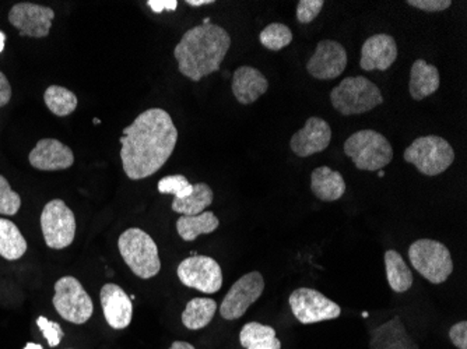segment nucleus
<instances>
[{
    "label": "nucleus",
    "mask_w": 467,
    "mask_h": 349,
    "mask_svg": "<svg viewBox=\"0 0 467 349\" xmlns=\"http://www.w3.org/2000/svg\"><path fill=\"white\" fill-rule=\"evenodd\" d=\"M22 207V197L10 187L9 182L0 174V215H15Z\"/></svg>",
    "instance_id": "32"
},
{
    "label": "nucleus",
    "mask_w": 467,
    "mask_h": 349,
    "mask_svg": "<svg viewBox=\"0 0 467 349\" xmlns=\"http://www.w3.org/2000/svg\"><path fill=\"white\" fill-rule=\"evenodd\" d=\"M23 349H43L40 344L28 343Z\"/></svg>",
    "instance_id": "42"
},
{
    "label": "nucleus",
    "mask_w": 467,
    "mask_h": 349,
    "mask_svg": "<svg viewBox=\"0 0 467 349\" xmlns=\"http://www.w3.org/2000/svg\"><path fill=\"white\" fill-rule=\"evenodd\" d=\"M100 300L108 325L115 330L129 327L133 317L132 300L119 285L105 284L100 292Z\"/></svg>",
    "instance_id": "16"
},
{
    "label": "nucleus",
    "mask_w": 467,
    "mask_h": 349,
    "mask_svg": "<svg viewBox=\"0 0 467 349\" xmlns=\"http://www.w3.org/2000/svg\"><path fill=\"white\" fill-rule=\"evenodd\" d=\"M263 289L264 279L261 273L253 271V273L245 274L231 287L230 291L225 295L222 307H220V315L225 320L241 319L246 310L261 297Z\"/></svg>",
    "instance_id": "12"
},
{
    "label": "nucleus",
    "mask_w": 467,
    "mask_h": 349,
    "mask_svg": "<svg viewBox=\"0 0 467 349\" xmlns=\"http://www.w3.org/2000/svg\"><path fill=\"white\" fill-rule=\"evenodd\" d=\"M118 248L123 261L138 278H153L160 273L161 261L157 245L145 231L138 228L125 231L119 236Z\"/></svg>",
    "instance_id": "3"
},
{
    "label": "nucleus",
    "mask_w": 467,
    "mask_h": 349,
    "mask_svg": "<svg viewBox=\"0 0 467 349\" xmlns=\"http://www.w3.org/2000/svg\"><path fill=\"white\" fill-rule=\"evenodd\" d=\"M409 260L415 271L431 284H443L453 271L451 251L438 241H415L409 248Z\"/></svg>",
    "instance_id": "7"
},
{
    "label": "nucleus",
    "mask_w": 467,
    "mask_h": 349,
    "mask_svg": "<svg viewBox=\"0 0 467 349\" xmlns=\"http://www.w3.org/2000/svg\"><path fill=\"white\" fill-rule=\"evenodd\" d=\"M148 5L154 13L174 12L178 7L176 0H148Z\"/></svg>",
    "instance_id": "37"
},
{
    "label": "nucleus",
    "mask_w": 467,
    "mask_h": 349,
    "mask_svg": "<svg viewBox=\"0 0 467 349\" xmlns=\"http://www.w3.org/2000/svg\"><path fill=\"white\" fill-rule=\"evenodd\" d=\"M345 154L360 171H381L394 160V148L381 133L366 129L354 133L345 143Z\"/></svg>",
    "instance_id": "5"
},
{
    "label": "nucleus",
    "mask_w": 467,
    "mask_h": 349,
    "mask_svg": "<svg viewBox=\"0 0 467 349\" xmlns=\"http://www.w3.org/2000/svg\"><path fill=\"white\" fill-rule=\"evenodd\" d=\"M407 5L424 12L435 13L449 9L453 2L451 0H407Z\"/></svg>",
    "instance_id": "35"
},
{
    "label": "nucleus",
    "mask_w": 467,
    "mask_h": 349,
    "mask_svg": "<svg viewBox=\"0 0 467 349\" xmlns=\"http://www.w3.org/2000/svg\"><path fill=\"white\" fill-rule=\"evenodd\" d=\"M31 165L40 171H63L74 164L73 151L55 138H43L30 153Z\"/></svg>",
    "instance_id": "17"
},
{
    "label": "nucleus",
    "mask_w": 467,
    "mask_h": 349,
    "mask_svg": "<svg viewBox=\"0 0 467 349\" xmlns=\"http://www.w3.org/2000/svg\"><path fill=\"white\" fill-rule=\"evenodd\" d=\"M348 68V52L338 41L323 40L318 43L312 58L308 61L307 71L318 80H333Z\"/></svg>",
    "instance_id": "14"
},
{
    "label": "nucleus",
    "mask_w": 467,
    "mask_h": 349,
    "mask_svg": "<svg viewBox=\"0 0 467 349\" xmlns=\"http://www.w3.org/2000/svg\"><path fill=\"white\" fill-rule=\"evenodd\" d=\"M41 228L48 248L62 250L73 243L76 218L63 200L55 199L43 207Z\"/></svg>",
    "instance_id": "9"
},
{
    "label": "nucleus",
    "mask_w": 467,
    "mask_h": 349,
    "mask_svg": "<svg viewBox=\"0 0 467 349\" xmlns=\"http://www.w3.org/2000/svg\"><path fill=\"white\" fill-rule=\"evenodd\" d=\"M214 200L213 190L209 184H194V192L185 199H174L173 212L182 215H199L205 212V210L212 205Z\"/></svg>",
    "instance_id": "28"
},
{
    "label": "nucleus",
    "mask_w": 467,
    "mask_h": 349,
    "mask_svg": "<svg viewBox=\"0 0 467 349\" xmlns=\"http://www.w3.org/2000/svg\"><path fill=\"white\" fill-rule=\"evenodd\" d=\"M231 46V37L217 24H202L185 33L174 55L181 74L192 81H200L219 71Z\"/></svg>",
    "instance_id": "2"
},
{
    "label": "nucleus",
    "mask_w": 467,
    "mask_h": 349,
    "mask_svg": "<svg viewBox=\"0 0 467 349\" xmlns=\"http://www.w3.org/2000/svg\"><path fill=\"white\" fill-rule=\"evenodd\" d=\"M345 178L329 166H319L310 174V190L322 202H336L346 193Z\"/></svg>",
    "instance_id": "21"
},
{
    "label": "nucleus",
    "mask_w": 467,
    "mask_h": 349,
    "mask_svg": "<svg viewBox=\"0 0 467 349\" xmlns=\"http://www.w3.org/2000/svg\"><path fill=\"white\" fill-rule=\"evenodd\" d=\"M379 174V178H384V176H385V172H382V171H381V172H379V174Z\"/></svg>",
    "instance_id": "43"
},
{
    "label": "nucleus",
    "mask_w": 467,
    "mask_h": 349,
    "mask_svg": "<svg viewBox=\"0 0 467 349\" xmlns=\"http://www.w3.org/2000/svg\"><path fill=\"white\" fill-rule=\"evenodd\" d=\"M396 58V41L391 35H372L364 42L360 66L366 71H385L394 65Z\"/></svg>",
    "instance_id": "18"
},
{
    "label": "nucleus",
    "mask_w": 467,
    "mask_h": 349,
    "mask_svg": "<svg viewBox=\"0 0 467 349\" xmlns=\"http://www.w3.org/2000/svg\"><path fill=\"white\" fill-rule=\"evenodd\" d=\"M233 94L243 105L253 104L269 90V81L258 69L241 66L234 71Z\"/></svg>",
    "instance_id": "19"
},
{
    "label": "nucleus",
    "mask_w": 467,
    "mask_h": 349,
    "mask_svg": "<svg viewBox=\"0 0 467 349\" xmlns=\"http://www.w3.org/2000/svg\"><path fill=\"white\" fill-rule=\"evenodd\" d=\"M240 343L243 349H281L276 330L258 322L243 325L240 333Z\"/></svg>",
    "instance_id": "24"
},
{
    "label": "nucleus",
    "mask_w": 467,
    "mask_h": 349,
    "mask_svg": "<svg viewBox=\"0 0 467 349\" xmlns=\"http://www.w3.org/2000/svg\"><path fill=\"white\" fill-rule=\"evenodd\" d=\"M330 140H332V129L329 123L320 118L312 117L307 119L302 129L294 133L290 140V147L295 156L307 158L325 151L329 147Z\"/></svg>",
    "instance_id": "15"
},
{
    "label": "nucleus",
    "mask_w": 467,
    "mask_h": 349,
    "mask_svg": "<svg viewBox=\"0 0 467 349\" xmlns=\"http://www.w3.org/2000/svg\"><path fill=\"white\" fill-rule=\"evenodd\" d=\"M403 158L425 176H437L453 165L455 151L445 138L424 136L413 141L403 154Z\"/></svg>",
    "instance_id": "6"
},
{
    "label": "nucleus",
    "mask_w": 467,
    "mask_h": 349,
    "mask_svg": "<svg viewBox=\"0 0 467 349\" xmlns=\"http://www.w3.org/2000/svg\"><path fill=\"white\" fill-rule=\"evenodd\" d=\"M169 349H196L192 344L185 343V341H176L173 345L169 346Z\"/></svg>",
    "instance_id": "40"
},
{
    "label": "nucleus",
    "mask_w": 467,
    "mask_h": 349,
    "mask_svg": "<svg viewBox=\"0 0 467 349\" xmlns=\"http://www.w3.org/2000/svg\"><path fill=\"white\" fill-rule=\"evenodd\" d=\"M214 4V0H186V5L189 6L199 7L204 6V5H213Z\"/></svg>",
    "instance_id": "39"
},
{
    "label": "nucleus",
    "mask_w": 467,
    "mask_h": 349,
    "mask_svg": "<svg viewBox=\"0 0 467 349\" xmlns=\"http://www.w3.org/2000/svg\"><path fill=\"white\" fill-rule=\"evenodd\" d=\"M5 43H6V35L0 31V52H4Z\"/></svg>",
    "instance_id": "41"
},
{
    "label": "nucleus",
    "mask_w": 467,
    "mask_h": 349,
    "mask_svg": "<svg viewBox=\"0 0 467 349\" xmlns=\"http://www.w3.org/2000/svg\"><path fill=\"white\" fill-rule=\"evenodd\" d=\"M262 45L271 51H280L289 46L292 41V33L287 25L273 23L264 27L259 35Z\"/></svg>",
    "instance_id": "30"
},
{
    "label": "nucleus",
    "mask_w": 467,
    "mask_h": 349,
    "mask_svg": "<svg viewBox=\"0 0 467 349\" xmlns=\"http://www.w3.org/2000/svg\"><path fill=\"white\" fill-rule=\"evenodd\" d=\"M440 89V71L423 59L413 63L410 71L409 90L415 101H422Z\"/></svg>",
    "instance_id": "22"
},
{
    "label": "nucleus",
    "mask_w": 467,
    "mask_h": 349,
    "mask_svg": "<svg viewBox=\"0 0 467 349\" xmlns=\"http://www.w3.org/2000/svg\"><path fill=\"white\" fill-rule=\"evenodd\" d=\"M158 192L161 194H174V199H185L194 192V184H189L184 174H171L158 182Z\"/></svg>",
    "instance_id": "31"
},
{
    "label": "nucleus",
    "mask_w": 467,
    "mask_h": 349,
    "mask_svg": "<svg viewBox=\"0 0 467 349\" xmlns=\"http://www.w3.org/2000/svg\"><path fill=\"white\" fill-rule=\"evenodd\" d=\"M217 304L210 297H195L182 312V325L189 330H200L210 325L214 317Z\"/></svg>",
    "instance_id": "26"
},
{
    "label": "nucleus",
    "mask_w": 467,
    "mask_h": 349,
    "mask_svg": "<svg viewBox=\"0 0 467 349\" xmlns=\"http://www.w3.org/2000/svg\"><path fill=\"white\" fill-rule=\"evenodd\" d=\"M289 302L292 315L302 325H315L326 320H335L341 313L340 307L336 302L315 289H295L290 295Z\"/></svg>",
    "instance_id": "10"
},
{
    "label": "nucleus",
    "mask_w": 467,
    "mask_h": 349,
    "mask_svg": "<svg viewBox=\"0 0 467 349\" xmlns=\"http://www.w3.org/2000/svg\"><path fill=\"white\" fill-rule=\"evenodd\" d=\"M45 105L48 109L56 117H68L76 110L77 101L76 95L71 90L61 86H51L46 89L43 94Z\"/></svg>",
    "instance_id": "29"
},
{
    "label": "nucleus",
    "mask_w": 467,
    "mask_h": 349,
    "mask_svg": "<svg viewBox=\"0 0 467 349\" xmlns=\"http://www.w3.org/2000/svg\"><path fill=\"white\" fill-rule=\"evenodd\" d=\"M27 251V242L14 222L0 218V256L6 260L22 259Z\"/></svg>",
    "instance_id": "25"
},
{
    "label": "nucleus",
    "mask_w": 467,
    "mask_h": 349,
    "mask_svg": "<svg viewBox=\"0 0 467 349\" xmlns=\"http://www.w3.org/2000/svg\"><path fill=\"white\" fill-rule=\"evenodd\" d=\"M449 338L458 349H467V322H459L449 330Z\"/></svg>",
    "instance_id": "36"
},
{
    "label": "nucleus",
    "mask_w": 467,
    "mask_h": 349,
    "mask_svg": "<svg viewBox=\"0 0 467 349\" xmlns=\"http://www.w3.org/2000/svg\"><path fill=\"white\" fill-rule=\"evenodd\" d=\"M333 108L343 117L361 115L376 109L384 102L381 90L367 77H346L330 92Z\"/></svg>",
    "instance_id": "4"
},
{
    "label": "nucleus",
    "mask_w": 467,
    "mask_h": 349,
    "mask_svg": "<svg viewBox=\"0 0 467 349\" xmlns=\"http://www.w3.org/2000/svg\"><path fill=\"white\" fill-rule=\"evenodd\" d=\"M178 130L173 118L161 108H151L136 118L120 137L123 171L132 181L160 171L176 150Z\"/></svg>",
    "instance_id": "1"
},
{
    "label": "nucleus",
    "mask_w": 467,
    "mask_h": 349,
    "mask_svg": "<svg viewBox=\"0 0 467 349\" xmlns=\"http://www.w3.org/2000/svg\"><path fill=\"white\" fill-rule=\"evenodd\" d=\"M178 278L185 287L204 294H215L223 287L222 267L209 256H192L178 266Z\"/></svg>",
    "instance_id": "11"
},
{
    "label": "nucleus",
    "mask_w": 467,
    "mask_h": 349,
    "mask_svg": "<svg viewBox=\"0 0 467 349\" xmlns=\"http://www.w3.org/2000/svg\"><path fill=\"white\" fill-rule=\"evenodd\" d=\"M219 218L212 212H205L199 215H182L176 221V231L186 242H194L197 236L214 232L219 228Z\"/></svg>",
    "instance_id": "23"
},
{
    "label": "nucleus",
    "mask_w": 467,
    "mask_h": 349,
    "mask_svg": "<svg viewBox=\"0 0 467 349\" xmlns=\"http://www.w3.org/2000/svg\"><path fill=\"white\" fill-rule=\"evenodd\" d=\"M323 5H325L323 0H301L297 5V20L301 24H310L322 12Z\"/></svg>",
    "instance_id": "33"
},
{
    "label": "nucleus",
    "mask_w": 467,
    "mask_h": 349,
    "mask_svg": "<svg viewBox=\"0 0 467 349\" xmlns=\"http://www.w3.org/2000/svg\"><path fill=\"white\" fill-rule=\"evenodd\" d=\"M37 325L40 327L41 333H43L45 340L48 341V345L51 348H55L61 344L62 338L65 335L63 330H62L61 325L55 322H50V320L46 319V317H38Z\"/></svg>",
    "instance_id": "34"
},
{
    "label": "nucleus",
    "mask_w": 467,
    "mask_h": 349,
    "mask_svg": "<svg viewBox=\"0 0 467 349\" xmlns=\"http://www.w3.org/2000/svg\"><path fill=\"white\" fill-rule=\"evenodd\" d=\"M369 349H420L399 316L371 331Z\"/></svg>",
    "instance_id": "20"
},
{
    "label": "nucleus",
    "mask_w": 467,
    "mask_h": 349,
    "mask_svg": "<svg viewBox=\"0 0 467 349\" xmlns=\"http://www.w3.org/2000/svg\"><path fill=\"white\" fill-rule=\"evenodd\" d=\"M53 307L62 319L73 325L89 322L94 312L91 297L74 277H62L56 281Z\"/></svg>",
    "instance_id": "8"
},
{
    "label": "nucleus",
    "mask_w": 467,
    "mask_h": 349,
    "mask_svg": "<svg viewBox=\"0 0 467 349\" xmlns=\"http://www.w3.org/2000/svg\"><path fill=\"white\" fill-rule=\"evenodd\" d=\"M55 12L51 7L34 4H17L9 13V22L22 37L45 38L50 34Z\"/></svg>",
    "instance_id": "13"
},
{
    "label": "nucleus",
    "mask_w": 467,
    "mask_h": 349,
    "mask_svg": "<svg viewBox=\"0 0 467 349\" xmlns=\"http://www.w3.org/2000/svg\"><path fill=\"white\" fill-rule=\"evenodd\" d=\"M10 99H12V87L7 77L0 71V107L9 104Z\"/></svg>",
    "instance_id": "38"
},
{
    "label": "nucleus",
    "mask_w": 467,
    "mask_h": 349,
    "mask_svg": "<svg viewBox=\"0 0 467 349\" xmlns=\"http://www.w3.org/2000/svg\"><path fill=\"white\" fill-rule=\"evenodd\" d=\"M384 259L389 287L397 294L409 291L413 285V274L402 255L396 250H387Z\"/></svg>",
    "instance_id": "27"
}]
</instances>
